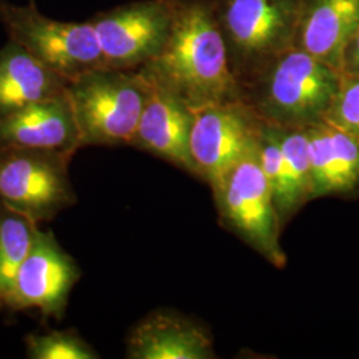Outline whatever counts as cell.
<instances>
[{"label": "cell", "mask_w": 359, "mask_h": 359, "mask_svg": "<svg viewBox=\"0 0 359 359\" xmlns=\"http://www.w3.org/2000/svg\"><path fill=\"white\" fill-rule=\"evenodd\" d=\"M341 72L345 75L359 76V23L347 43Z\"/></svg>", "instance_id": "obj_21"}, {"label": "cell", "mask_w": 359, "mask_h": 359, "mask_svg": "<svg viewBox=\"0 0 359 359\" xmlns=\"http://www.w3.org/2000/svg\"><path fill=\"white\" fill-rule=\"evenodd\" d=\"M80 148L76 120L67 92L0 118V151L32 149L74 156Z\"/></svg>", "instance_id": "obj_12"}, {"label": "cell", "mask_w": 359, "mask_h": 359, "mask_svg": "<svg viewBox=\"0 0 359 359\" xmlns=\"http://www.w3.org/2000/svg\"><path fill=\"white\" fill-rule=\"evenodd\" d=\"M173 19L172 0H136L90 19L103 51L105 67L139 69L167 43Z\"/></svg>", "instance_id": "obj_9"}, {"label": "cell", "mask_w": 359, "mask_h": 359, "mask_svg": "<svg viewBox=\"0 0 359 359\" xmlns=\"http://www.w3.org/2000/svg\"><path fill=\"white\" fill-rule=\"evenodd\" d=\"M147 93L148 81L140 69L100 67L68 81L81 148L132 145Z\"/></svg>", "instance_id": "obj_3"}, {"label": "cell", "mask_w": 359, "mask_h": 359, "mask_svg": "<svg viewBox=\"0 0 359 359\" xmlns=\"http://www.w3.org/2000/svg\"><path fill=\"white\" fill-rule=\"evenodd\" d=\"M67 86L65 77L13 40L0 48V118L31 104L65 95Z\"/></svg>", "instance_id": "obj_16"}, {"label": "cell", "mask_w": 359, "mask_h": 359, "mask_svg": "<svg viewBox=\"0 0 359 359\" xmlns=\"http://www.w3.org/2000/svg\"><path fill=\"white\" fill-rule=\"evenodd\" d=\"M313 198L359 192V142L322 120L309 126Z\"/></svg>", "instance_id": "obj_15"}, {"label": "cell", "mask_w": 359, "mask_h": 359, "mask_svg": "<svg viewBox=\"0 0 359 359\" xmlns=\"http://www.w3.org/2000/svg\"><path fill=\"white\" fill-rule=\"evenodd\" d=\"M80 277L75 258L65 252L51 231L39 228L34 246L16 274L6 309H36L47 317L62 320Z\"/></svg>", "instance_id": "obj_10"}, {"label": "cell", "mask_w": 359, "mask_h": 359, "mask_svg": "<svg viewBox=\"0 0 359 359\" xmlns=\"http://www.w3.org/2000/svg\"><path fill=\"white\" fill-rule=\"evenodd\" d=\"M0 23L8 40L22 46L67 81L105 67L100 41L90 20H55L40 13L35 3L18 6L0 0Z\"/></svg>", "instance_id": "obj_5"}, {"label": "cell", "mask_w": 359, "mask_h": 359, "mask_svg": "<svg viewBox=\"0 0 359 359\" xmlns=\"http://www.w3.org/2000/svg\"><path fill=\"white\" fill-rule=\"evenodd\" d=\"M283 149V185L276 203L281 224L313 200L308 127L278 126Z\"/></svg>", "instance_id": "obj_17"}, {"label": "cell", "mask_w": 359, "mask_h": 359, "mask_svg": "<svg viewBox=\"0 0 359 359\" xmlns=\"http://www.w3.org/2000/svg\"><path fill=\"white\" fill-rule=\"evenodd\" d=\"M213 339L201 325L172 311L148 314L130 332L127 358L212 359Z\"/></svg>", "instance_id": "obj_13"}, {"label": "cell", "mask_w": 359, "mask_h": 359, "mask_svg": "<svg viewBox=\"0 0 359 359\" xmlns=\"http://www.w3.org/2000/svg\"><path fill=\"white\" fill-rule=\"evenodd\" d=\"M167 43L144 74L176 93L191 109L243 99L210 0H172Z\"/></svg>", "instance_id": "obj_1"}, {"label": "cell", "mask_w": 359, "mask_h": 359, "mask_svg": "<svg viewBox=\"0 0 359 359\" xmlns=\"http://www.w3.org/2000/svg\"><path fill=\"white\" fill-rule=\"evenodd\" d=\"M342 74L299 48L270 62L243 87V99L262 120L309 127L325 118Z\"/></svg>", "instance_id": "obj_2"}, {"label": "cell", "mask_w": 359, "mask_h": 359, "mask_svg": "<svg viewBox=\"0 0 359 359\" xmlns=\"http://www.w3.org/2000/svg\"><path fill=\"white\" fill-rule=\"evenodd\" d=\"M213 193L225 222L274 266L283 268L286 262L280 244L283 224L259 165L257 145Z\"/></svg>", "instance_id": "obj_7"}, {"label": "cell", "mask_w": 359, "mask_h": 359, "mask_svg": "<svg viewBox=\"0 0 359 359\" xmlns=\"http://www.w3.org/2000/svg\"><path fill=\"white\" fill-rule=\"evenodd\" d=\"M358 23L359 0H302L294 47L341 72Z\"/></svg>", "instance_id": "obj_14"}, {"label": "cell", "mask_w": 359, "mask_h": 359, "mask_svg": "<svg viewBox=\"0 0 359 359\" xmlns=\"http://www.w3.org/2000/svg\"><path fill=\"white\" fill-rule=\"evenodd\" d=\"M191 158L194 175L215 192L258 142L262 118L244 99L193 109Z\"/></svg>", "instance_id": "obj_8"}, {"label": "cell", "mask_w": 359, "mask_h": 359, "mask_svg": "<svg viewBox=\"0 0 359 359\" xmlns=\"http://www.w3.org/2000/svg\"><path fill=\"white\" fill-rule=\"evenodd\" d=\"M210 4L241 90L294 47L302 0H210Z\"/></svg>", "instance_id": "obj_4"}, {"label": "cell", "mask_w": 359, "mask_h": 359, "mask_svg": "<svg viewBox=\"0 0 359 359\" xmlns=\"http://www.w3.org/2000/svg\"><path fill=\"white\" fill-rule=\"evenodd\" d=\"M31 3H35V0H31Z\"/></svg>", "instance_id": "obj_22"}, {"label": "cell", "mask_w": 359, "mask_h": 359, "mask_svg": "<svg viewBox=\"0 0 359 359\" xmlns=\"http://www.w3.org/2000/svg\"><path fill=\"white\" fill-rule=\"evenodd\" d=\"M72 154L0 151V203L41 224L76 204L69 179Z\"/></svg>", "instance_id": "obj_6"}, {"label": "cell", "mask_w": 359, "mask_h": 359, "mask_svg": "<svg viewBox=\"0 0 359 359\" xmlns=\"http://www.w3.org/2000/svg\"><path fill=\"white\" fill-rule=\"evenodd\" d=\"M323 120L359 142V76L342 74Z\"/></svg>", "instance_id": "obj_20"}, {"label": "cell", "mask_w": 359, "mask_h": 359, "mask_svg": "<svg viewBox=\"0 0 359 359\" xmlns=\"http://www.w3.org/2000/svg\"><path fill=\"white\" fill-rule=\"evenodd\" d=\"M27 357L31 359H97L100 355L74 330L28 334Z\"/></svg>", "instance_id": "obj_19"}, {"label": "cell", "mask_w": 359, "mask_h": 359, "mask_svg": "<svg viewBox=\"0 0 359 359\" xmlns=\"http://www.w3.org/2000/svg\"><path fill=\"white\" fill-rule=\"evenodd\" d=\"M142 74L148 93L132 145L194 173L189 148L192 109L176 93Z\"/></svg>", "instance_id": "obj_11"}, {"label": "cell", "mask_w": 359, "mask_h": 359, "mask_svg": "<svg viewBox=\"0 0 359 359\" xmlns=\"http://www.w3.org/2000/svg\"><path fill=\"white\" fill-rule=\"evenodd\" d=\"M40 224L0 203V309H6L16 274L29 255Z\"/></svg>", "instance_id": "obj_18"}]
</instances>
